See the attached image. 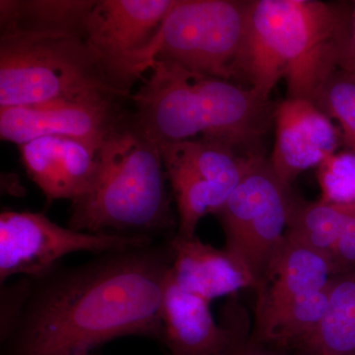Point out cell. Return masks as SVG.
Masks as SVG:
<instances>
[{
  "mask_svg": "<svg viewBox=\"0 0 355 355\" xmlns=\"http://www.w3.org/2000/svg\"><path fill=\"white\" fill-rule=\"evenodd\" d=\"M96 0H1L0 37L69 35L85 38Z\"/></svg>",
  "mask_w": 355,
  "mask_h": 355,
  "instance_id": "2e32d148",
  "label": "cell"
},
{
  "mask_svg": "<svg viewBox=\"0 0 355 355\" xmlns=\"http://www.w3.org/2000/svg\"><path fill=\"white\" fill-rule=\"evenodd\" d=\"M100 146L72 137H44L19 146L26 171L49 202H74L90 188Z\"/></svg>",
  "mask_w": 355,
  "mask_h": 355,
  "instance_id": "5bb4252c",
  "label": "cell"
},
{
  "mask_svg": "<svg viewBox=\"0 0 355 355\" xmlns=\"http://www.w3.org/2000/svg\"><path fill=\"white\" fill-rule=\"evenodd\" d=\"M130 116L119 100L57 101L0 109V137L22 146L44 137H72L101 146Z\"/></svg>",
  "mask_w": 355,
  "mask_h": 355,
  "instance_id": "30bf717a",
  "label": "cell"
},
{
  "mask_svg": "<svg viewBox=\"0 0 355 355\" xmlns=\"http://www.w3.org/2000/svg\"><path fill=\"white\" fill-rule=\"evenodd\" d=\"M336 275L355 270V212L330 253Z\"/></svg>",
  "mask_w": 355,
  "mask_h": 355,
  "instance_id": "603a6c76",
  "label": "cell"
},
{
  "mask_svg": "<svg viewBox=\"0 0 355 355\" xmlns=\"http://www.w3.org/2000/svg\"><path fill=\"white\" fill-rule=\"evenodd\" d=\"M172 277L184 291L211 302L245 288H258L246 263L228 249H217L193 237H170Z\"/></svg>",
  "mask_w": 355,
  "mask_h": 355,
  "instance_id": "9a60e30c",
  "label": "cell"
},
{
  "mask_svg": "<svg viewBox=\"0 0 355 355\" xmlns=\"http://www.w3.org/2000/svg\"><path fill=\"white\" fill-rule=\"evenodd\" d=\"M315 105L336 120L345 146L355 154V77L338 69L324 84Z\"/></svg>",
  "mask_w": 355,
  "mask_h": 355,
  "instance_id": "ffe728a7",
  "label": "cell"
},
{
  "mask_svg": "<svg viewBox=\"0 0 355 355\" xmlns=\"http://www.w3.org/2000/svg\"><path fill=\"white\" fill-rule=\"evenodd\" d=\"M83 355H94V354H83Z\"/></svg>",
  "mask_w": 355,
  "mask_h": 355,
  "instance_id": "484cf974",
  "label": "cell"
},
{
  "mask_svg": "<svg viewBox=\"0 0 355 355\" xmlns=\"http://www.w3.org/2000/svg\"><path fill=\"white\" fill-rule=\"evenodd\" d=\"M324 202L355 207V154L352 151L327 156L317 167Z\"/></svg>",
  "mask_w": 355,
  "mask_h": 355,
  "instance_id": "44dd1931",
  "label": "cell"
},
{
  "mask_svg": "<svg viewBox=\"0 0 355 355\" xmlns=\"http://www.w3.org/2000/svg\"><path fill=\"white\" fill-rule=\"evenodd\" d=\"M173 259L168 239L28 277L24 309L2 355H83L128 336L161 342Z\"/></svg>",
  "mask_w": 355,
  "mask_h": 355,
  "instance_id": "6da1fadb",
  "label": "cell"
},
{
  "mask_svg": "<svg viewBox=\"0 0 355 355\" xmlns=\"http://www.w3.org/2000/svg\"><path fill=\"white\" fill-rule=\"evenodd\" d=\"M340 69L355 77V1L352 6L349 33L340 53Z\"/></svg>",
  "mask_w": 355,
  "mask_h": 355,
  "instance_id": "d4e9b609",
  "label": "cell"
},
{
  "mask_svg": "<svg viewBox=\"0 0 355 355\" xmlns=\"http://www.w3.org/2000/svg\"><path fill=\"white\" fill-rule=\"evenodd\" d=\"M288 354L355 355V270L331 279L323 320Z\"/></svg>",
  "mask_w": 355,
  "mask_h": 355,
  "instance_id": "ac0fdd59",
  "label": "cell"
},
{
  "mask_svg": "<svg viewBox=\"0 0 355 355\" xmlns=\"http://www.w3.org/2000/svg\"><path fill=\"white\" fill-rule=\"evenodd\" d=\"M164 166L190 172L233 191L263 154H248L234 147L203 139L160 144Z\"/></svg>",
  "mask_w": 355,
  "mask_h": 355,
  "instance_id": "e0dca14e",
  "label": "cell"
},
{
  "mask_svg": "<svg viewBox=\"0 0 355 355\" xmlns=\"http://www.w3.org/2000/svg\"><path fill=\"white\" fill-rule=\"evenodd\" d=\"M167 181L160 147L130 114L100 146L94 180L71 202L69 227L153 239L164 234L175 226Z\"/></svg>",
  "mask_w": 355,
  "mask_h": 355,
  "instance_id": "277c9868",
  "label": "cell"
},
{
  "mask_svg": "<svg viewBox=\"0 0 355 355\" xmlns=\"http://www.w3.org/2000/svg\"><path fill=\"white\" fill-rule=\"evenodd\" d=\"M251 2L177 0L149 49L150 65L163 60L193 73L234 80Z\"/></svg>",
  "mask_w": 355,
  "mask_h": 355,
  "instance_id": "8992f818",
  "label": "cell"
},
{
  "mask_svg": "<svg viewBox=\"0 0 355 355\" xmlns=\"http://www.w3.org/2000/svg\"><path fill=\"white\" fill-rule=\"evenodd\" d=\"M275 144L268 162L279 181L289 187L301 173L318 167L336 153L342 135L314 103L284 100L275 110Z\"/></svg>",
  "mask_w": 355,
  "mask_h": 355,
  "instance_id": "8fae6325",
  "label": "cell"
},
{
  "mask_svg": "<svg viewBox=\"0 0 355 355\" xmlns=\"http://www.w3.org/2000/svg\"><path fill=\"white\" fill-rule=\"evenodd\" d=\"M229 355H291L254 340L248 331H243L236 340Z\"/></svg>",
  "mask_w": 355,
  "mask_h": 355,
  "instance_id": "cb8c5ba5",
  "label": "cell"
},
{
  "mask_svg": "<svg viewBox=\"0 0 355 355\" xmlns=\"http://www.w3.org/2000/svg\"><path fill=\"white\" fill-rule=\"evenodd\" d=\"M177 0H96L85 40L110 84L125 98L149 70L148 53Z\"/></svg>",
  "mask_w": 355,
  "mask_h": 355,
  "instance_id": "ba28073f",
  "label": "cell"
},
{
  "mask_svg": "<svg viewBox=\"0 0 355 355\" xmlns=\"http://www.w3.org/2000/svg\"><path fill=\"white\" fill-rule=\"evenodd\" d=\"M352 8L319 0H253L235 79L270 98L284 79L288 99L316 102L340 69Z\"/></svg>",
  "mask_w": 355,
  "mask_h": 355,
  "instance_id": "7a4b0ae2",
  "label": "cell"
},
{
  "mask_svg": "<svg viewBox=\"0 0 355 355\" xmlns=\"http://www.w3.org/2000/svg\"><path fill=\"white\" fill-rule=\"evenodd\" d=\"M292 205L289 187L261 157L216 214L226 249L246 263L258 287L286 237Z\"/></svg>",
  "mask_w": 355,
  "mask_h": 355,
  "instance_id": "52a82bcc",
  "label": "cell"
},
{
  "mask_svg": "<svg viewBox=\"0 0 355 355\" xmlns=\"http://www.w3.org/2000/svg\"><path fill=\"white\" fill-rule=\"evenodd\" d=\"M121 99L83 37H0V109Z\"/></svg>",
  "mask_w": 355,
  "mask_h": 355,
  "instance_id": "5b68a950",
  "label": "cell"
},
{
  "mask_svg": "<svg viewBox=\"0 0 355 355\" xmlns=\"http://www.w3.org/2000/svg\"><path fill=\"white\" fill-rule=\"evenodd\" d=\"M355 207H342L319 200L292 205L286 236L330 256ZM330 258V257H329Z\"/></svg>",
  "mask_w": 355,
  "mask_h": 355,
  "instance_id": "d6986e66",
  "label": "cell"
},
{
  "mask_svg": "<svg viewBox=\"0 0 355 355\" xmlns=\"http://www.w3.org/2000/svg\"><path fill=\"white\" fill-rule=\"evenodd\" d=\"M31 282L24 277L10 286H1L0 306V342L4 343L11 335L24 309Z\"/></svg>",
  "mask_w": 355,
  "mask_h": 355,
  "instance_id": "7402d4cb",
  "label": "cell"
},
{
  "mask_svg": "<svg viewBox=\"0 0 355 355\" xmlns=\"http://www.w3.org/2000/svg\"><path fill=\"white\" fill-rule=\"evenodd\" d=\"M161 343L168 355H229L240 334L247 331L225 312L217 324L210 302L180 288L172 277L166 286L162 309Z\"/></svg>",
  "mask_w": 355,
  "mask_h": 355,
  "instance_id": "7c38bea8",
  "label": "cell"
},
{
  "mask_svg": "<svg viewBox=\"0 0 355 355\" xmlns=\"http://www.w3.org/2000/svg\"><path fill=\"white\" fill-rule=\"evenodd\" d=\"M153 242L146 236L80 232L58 225L44 214L4 209L0 214V282L2 286L17 275L37 277L76 252L98 254Z\"/></svg>",
  "mask_w": 355,
  "mask_h": 355,
  "instance_id": "9c48e42d",
  "label": "cell"
},
{
  "mask_svg": "<svg viewBox=\"0 0 355 355\" xmlns=\"http://www.w3.org/2000/svg\"><path fill=\"white\" fill-rule=\"evenodd\" d=\"M334 277L335 272L329 256L286 234L257 289L253 333L266 328L292 303L328 286Z\"/></svg>",
  "mask_w": 355,
  "mask_h": 355,
  "instance_id": "4fadbf2b",
  "label": "cell"
},
{
  "mask_svg": "<svg viewBox=\"0 0 355 355\" xmlns=\"http://www.w3.org/2000/svg\"><path fill=\"white\" fill-rule=\"evenodd\" d=\"M149 70L130 99L133 120L158 146L203 139L261 154V139L277 107L270 98L163 60H153Z\"/></svg>",
  "mask_w": 355,
  "mask_h": 355,
  "instance_id": "3957f363",
  "label": "cell"
}]
</instances>
